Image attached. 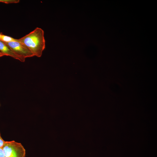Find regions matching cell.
<instances>
[{
    "mask_svg": "<svg viewBox=\"0 0 157 157\" xmlns=\"http://www.w3.org/2000/svg\"><path fill=\"white\" fill-rule=\"evenodd\" d=\"M18 40L19 42L26 47L34 56L40 57L42 56L45 45L44 32L41 28L37 27Z\"/></svg>",
    "mask_w": 157,
    "mask_h": 157,
    "instance_id": "obj_1",
    "label": "cell"
},
{
    "mask_svg": "<svg viewBox=\"0 0 157 157\" xmlns=\"http://www.w3.org/2000/svg\"><path fill=\"white\" fill-rule=\"evenodd\" d=\"M2 148L5 157H26V150L24 146L14 140L5 141Z\"/></svg>",
    "mask_w": 157,
    "mask_h": 157,
    "instance_id": "obj_2",
    "label": "cell"
},
{
    "mask_svg": "<svg viewBox=\"0 0 157 157\" xmlns=\"http://www.w3.org/2000/svg\"><path fill=\"white\" fill-rule=\"evenodd\" d=\"M3 42L17 54L25 58L34 56L26 47L20 42Z\"/></svg>",
    "mask_w": 157,
    "mask_h": 157,
    "instance_id": "obj_3",
    "label": "cell"
},
{
    "mask_svg": "<svg viewBox=\"0 0 157 157\" xmlns=\"http://www.w3.org/2000/svg\"><path fill=\"white\" fill-rule=\"evenodd\" d=\"M0 51L4 54L5 56H10L21 62H24L25 61V58L17 54L10 47L1 40Z\"/></svg>",
    "mask_w": 157,
    "mask_h": 157,
    "instance_id": "obj_4",
    "label": "cell"
},
{
    "mask_svg": "<svg viewBox=\"0 0 157 157\" xmlns=\"http://www.w3.org/2000/svg\"><path fill=\"white\" fill-rule=\"evenodd\" d=\"M0 40L4 42H19L18 39H16L1 34Z\"/></svg>",
    "mask_w": 157,
    "mask_h": 157,
    "instance_id": "obj_5",
    "label": "cell"
},
{
    "mask_svg": "<svg viewBox=\"0 0 157 157\" xmlns=\"http://www.w3.org/2000/svg\"><path fill=\"white\" fill-rule=\"evenodd\" d=\"M19 2V0H0V2L6 4L17 3Z\"/></svg>",
    "mask_w": 157,
    "mask_h": 157,
    "instance_id": "obj_6",
    "label": "cell"
},
{
    "mask_svg": "<svg viewBox=\"0 0 157 157\" xmlns=\"http://www.w3.org/2000/svg\"><path fill=\"white\" fill-rule=\"evenodd\" d=\"M5 142V141L2 138L0 132V148H2Z\"/></svg>",
    "mask_w": 157,
    "mask_h": 157,
    "instance_id": "obj_7",
    "label": "cell"
},
{
    "mask_svg": "<svg viewBox=\"0 0 157 157\" xmlns=\"http://www.w3.org/2000/svg\"><path fill=\"white\" fill-rule=\"evenodd\" d=\"M0 157H5L3 149L0 148Z\"/></svg>",
    "mask_w": 157,
    "mask_h": 157,
    "instance_id": "obj_8",
    "label": "cell"
},
{
    "mask_svg": "<svg viewBox=\"0 0 157 157\" xmlns=\"http://www.w3.org/2000/svg\"><path fill=\"white\" fill-rule=\"evenodd\" d=\"M5 56L4 54L0 51V57Z\"/></svg>",
    "mask_w": 157,
    "mask_h": 157,
    "instance_id": "obj_9",
    "label": "cell"
},
{
    "mask_svg": "<svg viewBox=\"0 0 157 157\" xmlns=\"http://www.w3.org/2000/svg\"><path fill=\"white\" fill-rule=\"evenodd\" d=\"M1 33H0V39H1Z\"/></svg>",
    "mask_w": 157,
    "mask_h": 157,
    "instance_id": "obj_10",
    "label": "cell"
}]
</instances>
